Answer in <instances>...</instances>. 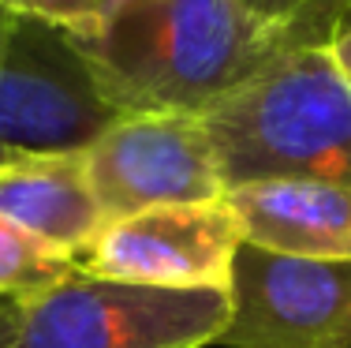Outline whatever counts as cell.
I'll return each mask as SVG.
<instances>
[{
    "mask_svg": "<svg viewBox=\"0 0 351 348\" xmlns=\"http://www.w3.org/2000/svg\"><path fill=\"white\" fill-rule=\"evenodd\" d=\"M329 19H262L236 0H123L79 45L120 116H206L291 49L325 45Z\"/></svg>",
    "mask_w": 351,
    "mask_h": 348,
    "instance_id": "obj_1",
    "label": "cell"
},
{
    "mask_svg": "<svg viewBox=\"0 0 351 348\" xmlns=\"http://www.w3.org/2000/svg\"><path fill=\"white\" fill-rule=\"evenodd\" d=\"M224 192L258 180L351 187V82L325 45H299L202 116Z\"/></svg>",
    "mask_w": 351,
    "mask_h": 348,
    "instance_id": "obj_2",
    "label": "cell"
},
{
    "mask_svg": "<svg viewBox=\"0 0 351 348\" xmlns=\"http://www.w3.org/2000/svg\"><path fill=\"white\" fill-rule=\"evenodd\" d=\"M19 303L12 348H206L232 311V296L213 288L123 285L79 270Z\"/></svg>",
    "mask_w": 351,
    "mask_h": 348,
    "instance_id": "obj_3",
    "label": "cell"
},
{
    "mask_svg": "<svg viewBox=\"0 0 351 348\" xmlns=\"http://www.w3.org/2000/svg\"><path fill=\"white\" fill-rule=\"evenodd\" d=\"M116 120L79 38L19 15L0 56V165L86 150Z\"/></svg>",
    "mask_w": 351,
    "mask_h": 348,
    "instance_id": "obj_4",
    "label": "cell"
},
{
    "mask_svg": "<svg viewBox=\"0 0 351 348\" xmlns=\"http://www.w3.org/2000/svg\"><path fill=\"white\" fill-rule=\"evenodd\" d=\"M224 348H351V259H295L243 244Z\"/></svg>",
    "mask_w": 351,
    "mask_h": 348,
    "instance_id": "obj_5",
    "label": "cell"
},
{
    "mask_svg": "<svg viewBox=\"0 0 351 348\" xmlns=\"http://www.w3.org/2000/svg\"><path fill=\"white\" fill-rule=\"evenodd\" d=\"M247 244L228 198L154 206L108 221L79 255V273L149 288H213L228 292L232 266Z\"/></svg>",
    "mask_w": 351,
    "mask_h": 348,
    "instance_id": "obj_6",
    "label": "cell"
},
{
    "mask_svg": "<svg viewBox=\"0 0 351 348\" xmlns=\"http://www.w3.org/2000/svg\"><path fill=\"white\" fill-rule=\"evenodd\" d=\"M86 169L105 225L154 206L213 202L224 195L202 116H120L86 146Z\"/></svg>",
    "mask_w": 351,
    "mask_h": 348,
    "instance_id": "obj_7",
    "label": "cell"
},
{
    "mask_svg": "<svg viewBox=\"0 0 351 348\" xmlns=\"http://www.w3.org/2000/svg\"><path fill=\"white\" fill-rule=\"evenodd\" d=\"M0 221L79 262V255L105 229L86 150L34 154L0 165Z\"/></svg>",
    "mask_w": 351,
    "mask_h": 348,
    "instance_id": "obj_8",
    "label": "cell"
},
{
    "mask_svg": "<svg viewBox=\"0 0 351 348\" xmlns=\"http://www.w3.org/2000/svg\"><path fill=\"white\" fill-rule=\"evenodd\" d=\"M247 244L295 259H351V187L258 180L224 192Z\"/></svg>",
    "mask_w": 351,
    "mask_h": 348,
    "instance_id": "obj_9",
    "label": "cell"
},
{
    "mask_svg": "<svg viewBox=\"0 0 351 348\" xmlns=\"http://www.w3.org/2000/svg\"><path fill=\"white\" fill-rule=\"evenodd\" d=\"M79 270L75 259L49 251L45 244L30 240L27 232L0 221V296L4 300H27L45 288L60 285L64 277Z\"/></svg>",
    "mask_w": 351,
    "mask_h": 348,
    "instance_id": "obj_10",
    "label": "cell"
},
{
    "mask_svg": "<svg viewBox=\"0 0 351 348\" xmlns=\"http://www.w3.org/2000/svg\"><path fill=\"white\" fill-rule=\"evenodd\" d=\"M4 4L15 15L53 23V27L68 30L79 41L94 38L108 15V0H4Z\"/></svg>",
    "mask_w": 351,
    "mask_h": 348,
    "instance_id": "obj_11",
    "label": "cell"
},
{
    "mask_svg": "<svg viewBox=\"0 0 351 348\" xmlns=\"http://www.w3.org/2000/svg\"><path fill=\"white\" fill-rule=\"evenodd\" d=\"M262 19H303V15H332L337 0H236Z\"/></svg>",
    "mask_w": 351,
    "mask_h": 348,
    "instance_id": "obj_12",
    "label": "cell"
},
{
    "mask_svg": "<svg viewBox=\"0 0 351 348\" xmlns=\"http://www.w3.org/2000/svg\"><path fill=\"white\" fill-rule=\"evenodd\" d=\"M325 49L351 82V0H337V8H332L329 30H325Z\"/></svg>",
    "mask_w": 351,
    "mask_h": 348,
    "instance_id": "obj_13",
    "label": "cell"
},
{
    "mask_svg": "<svg viewBox=\"0 0 351 348\" xmlns=\"http://www.w3.org/2000/svg\"><path fill=\"white\" fill-rule=\"evenodd\" d=\"M19 318H23V303L19 300H4V296H0V348H12L15 345Z\"/></svg>",
    "mask_w": 351,
    "mask_h": 348,
    "instance_id": "obj_14",
    "label": "cell"
},
{
    "mask_svg": "<svg viewBox=\"0 0 351 348\" xmlns=\"http://www.w3.org/2000/svg\"><path fill=\"white\" fill-rule=\"evenodd\" d=\"M15 27H19V15H15L12 8L0 0V56H4L8 41H12V34H15Z\"/></svg>",
    "mask_w": 351,
    "mask_h": 348,
    "instance_id": "obj_15",
    "label": "cell"
},
{
    "mask_svg": "<svg viewBox=\"0 0 351 348\" xmlns=\"http://www.w3.org/2000/svg\"><path fill=\"white\" fill-rule=\"evenodd\" d=\"M123 4V0H108V12H112V8H120Z\"/></svg>",
    "mask_w": 351,
    "mask_h": 348,
    "instance_id": "obj_16",
    "label": "cell"
}]
</instances>
